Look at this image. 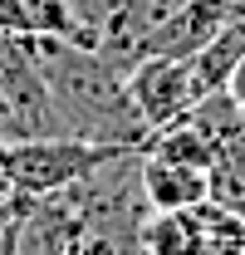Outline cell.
Wrapping results in <instances>:
<instances>
[{
  "label": "cell",
  "instance_id": "obj_1",
  "mask_svg": "<svg viewBox=\"0 0 245 255\" xmlns=\"http://www.w3.org/2000/svg\"><path fill=\"white\" fill-rule=\"evenodd\" d=\"M39 69L49 79V94L59 108L64 132L74 137H98V142H122V147H147V123L137 118L122 69L103 59L89 44L74 39H30Z\"/></svg>",
  "mask_w": 245,
  "mask_h": 255
},
{
  "label": "cell",
  "instance_id": "obj_2",
  "mask_svg": "<svg viewBox=\"0 0 245 255\" xmlns=\"http://www.w3.org/2000/svg\"><path fill=\"white\" fill-rule=\"evenodd\" d=\"M132 152L122 142H98V137H74V132H49V137H20L10 142V172H15V191L34 201V196H54L84 182L89 172L108 167L113 157Z\"/></svg>",
  "mask_w": 245,
  "mask_h": 255
},
{
  "label": "cell",
  "instance_id": "obj_3",
  "mask_svg": "<svg viewBox=\"0 0 245 255\" xmlns=\"http://www.w3.org/2000/svg\"><path fill=\"white\" fill-rule=\"evenodd\" d=\"M0 103H5V142L64 132L34 44L5 30H0Z\"/></svg>",
  "mask_w": 245,
  "mask_h": 255
},
{
  "label": "cell",
  "instance_id": "obj_4",
  "mask_svg": "<svg viewBox=\"0 0 245 255\" xmlns=\"http://www.w3.org/2000/svg\"><path fill=\"white\" fill-rule=\"evenodd\" d=\"M122 84H127V98H132L137 118L147 123V132L182 123L201 103L191 59H177V54H137L122 69Z\"/></svg>",
  "mask_w": 245,
  "mask_h": 255
},
{
  "label": "cell",
  "instance_id": "obj_5",
  "mask_svg": "<svg viewBox=\"0 0 245 255\" xmlns=\"http://www.w3.org/2000/svg\"><path fill=\"white\" fill-rule=\"evenodd\" d=\"M226 25H231L226 0H182L157 30L137 44V54H177V59H191V54H196L211 34H221Z\"/></svg>",
  "mask_w": 245,
  "mask_h": 255
},
{
  "label": "cell",
  "instance_id": "obj_6",
  "mask_svg": "<svg viewBox=\"0 0 245 255\" xmlns=\"http://www.w3.org/2000/svg\"><path fill=\"white\" fill-rule=\"evenodd\" d=\"M137 182H142V196L152 211H186V206L206 201V167L162 157L152 147L137 152Z\"/></svg>",
  "mask_w": 245,
  "mask_h": 255
},
{
  "label": "cell",
  "instance_id": "obj_7",
  "mask_svg": "<svg viewBox=\"0 0 245 255\" xmlns=\"http://www.w3.org/2000/svg\"><path fill=\"white\" fill-rule=\"evenodd\" d=\"M0 30L20 39H74L93 49L74 15V0H0Z\"/></svg>",
  "mask_w": 245,
  "mask_h": 255
},
{
  "label": "cell",
  "instance_id": "obj_8",
  "mask_svg": "<svg viewBox=\"0 0 245 255\" xmlns=\"http://www.w3.org/2000/svg\"><path fill=\"white\" fill-rule=\"evenodd\" d=\"M241 59H245V25H241V20H231L221 34H211V39L191 54V74H196L201 98H206V94H226V84L236 79Z\"/></svg>",
  "mask_w": 245,
  "mask_h": 255
},
{
  "label": "cell",
  "instance_id": "obj_9",
  "mask_svg": "<svg viewBox=\"0 0 245 255\" xmlns=\"http://www.w3.org/2000/svg\"><path fill=\"white\" fill-rule=\"evenodd\" d=\"M196 251V221L186 211H152L137 226V255H191Z\"/></svg>",
  "mask_w": 245,
  "mask_h": 255
},
{
  "label": "cell",
  "instance_id": "obj_10",
  "mask_svg": "<svg viewBox=\"0 0 245 255\" xmlns=\"http://www.w3.org/2000/svg\"><path fill=\"white\" fill-rule=\"evenodd\" d=\"M191 221H196V251L191 255H245V221L236 211H226L216 201H196Z\"/></svg>",
  "mask_w": 245,
  "mask_h": 255
},
{
  "label": "cell",
  "instance_id": "obj_11",
  "mask_svg": "<svg viewBox=\"0 0 245 255\" xmlns=\"http://www.w3.org/2000/svg\"><path fill=\"white\" fill-rule=\"evenodd\" d=\"M206 201L236 211V216L245 221V142L216 147L211 167H206Z\"/></svg>",
  "mask_w": 245,
  "mask_h": 255
},
{
  "label": "cell",
  "instance_id": "obj_12",
  "mask_svg": "<svg viewBox=\"0 0 245 255\" xmlns=\"http://www.w3.org/2000/svg\"><path fill=\"white\" fill-rule=\"evenodd\" d=\"M147 147H152V152H162V157L191 162V167H211V157H216L211 137L191 123V118H182V123H172V128H157L152 137H147Z\"/></svg>",
  "mask_w": 245,
  "mask_h": 255
},
{
  "label": "cell",
  "instance_id": "obj_13",
  "mask_svg": "<svg viewBox=\"0 0 245 255\" xmlns=\"http://www.w3.org/2000/svg\"><path fill=\"white\" fill-rule=\"evenodd\" d=\"M10 201H20V191H15V172H10V142L0 137V206H10Z\"/></svg>",
  "mask_w": 245,
  "mask_h": 255
},
{
  "label": "cell",
  "instance_id": "obj_14",
  "mask_svg": "<svg viewBox=\"0 0 245 255\" xmlns=\"http://www.w3.org/2000/svg\"><path fill=\"white\" fill-rule=\"evenodd\" d=\"M226 94H231V98H236V103L245 108V59H241V69H236V79L226 84Z\"/></svg>",
  "mask_w": 245,
  "mask_h": 255
},
{
  "label": "cell",
  "instance_id": "obj_15",
  "mask_svg": "<svg viewBox=\"0 0 245 255\" xmlns=\"http://www.w3.org/2000/svg\"><path fill=\"white\" fill-rule=\"evenodd\" d=\"M0 137H5V103H0Z\"/></svg>",
  "mask_w": 245,
  "mask_h": 255
},
{
  "label": "cell",
  "instance_id": "obj_16",
  "mask_svg": "<svg viewBox=\"0 0 245 255\" xmlns=\"http://www.w3.org/2000/svg\"><path fill=\"white\" fill-rule=\"evenodd\" d=\"M132 255H137V251H132Z\"/></svg>",
  "mask_w": 245,
  "mask_h": 255
}]
</instances>
